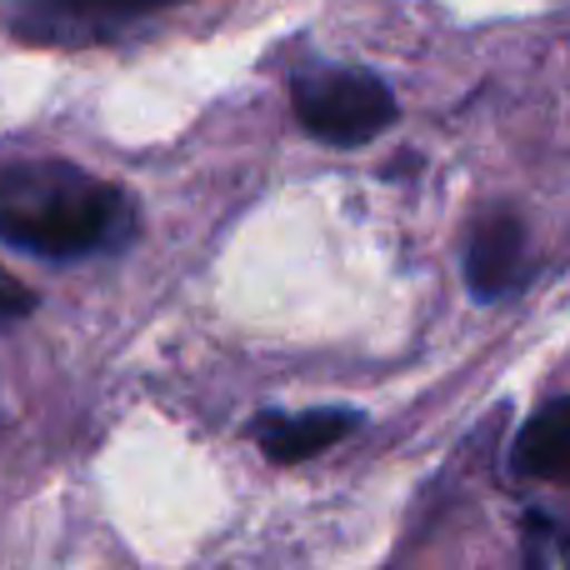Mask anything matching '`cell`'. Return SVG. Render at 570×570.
<instances>
[{"instance_id":"1","label":"cell","mask_w":570,"mask_h":570,"mask_svg":"<svg viewBox=\"0 0 570 570\" xmlns=\"http://www.w3.org/2000/svg\"><path fill=\"white\" fill-rule=\"evenodd\" d=\"M130 236V200L66 160L0 166V240L30 256H90Z\"/></svg>"},{"instance_id":"2","label":"cell","mask_w":570,"mask_h":570,"mask_svg":"<svg viewBox=\"0 0 570 570\" xmlns=\"http://www.w3.org/2000/svg\"><path fill=\"white\" fill-rule=\"evenodd\" d=\"M295 120L331 146H361L395 120V96L371 70H311L295 80Z\"/></svg>"},{"instance_id":"3","label":"cell","mask_w":570,"mask_h":570,"mask_svg":"<svg viewBox=\"0 0 570 570\" xmlns=\"http://www.w3.org/2000/svg\"><path fill=\"white\" fill-rule=\"evenodd\" d=\"M361 425L355 411H301V415H266L256 421V445L271 455L276 465H295V461H311V455L331 451L335 441Z\"/></svg>"},{"instance_id":"4","label":"cell","mask_w":570,"mask_h":570,"mask_svg":"<svg viewBox=\"0 0 570 570\" xmlns=\"http://www.w3.org/2000/svg\"><path fill=\"white\" fill-rule=\"evenodd\" d=\"M525 271V230L515 216H491L475 226L471 250H465V281L481 301L505 295Z\"/></svg>"},{"instance_id":"5","label":"cell","mask_w":570,"mask_h":570,"mask_svg":"<svg viewBox=\"0 0 570 570\" xmlns=\"http://www.w3.org/2000/svg\"><path fill=\"white\" fill-rule=\"evenodd\" d=\"M515 471L531 481L570 485V401H551L515 435Z\"/></svg>"},{"instance_id":"6","label":"cell","mask_w":570,"mask_h":570,"mask_svg":"<svg viewBox=\"0 0 570 570\" xmlns=\"http://www.w3.org/2000/svg\"><path fill=\"white\" fill-rule=\"evenodd\" d=\"M166 6H180V0H36V16L46 26H120V20H136V16H150V10H166Z\"/></svg>"},{"instance_id":"7","label":"cell","mask_w":570,"mask_h":570,"mask_svg":"<svg viewBox=\"0 0 570 570\" xmlns=\"http://www.w3.org/2000/svg\"><path fill=\"white\" fill-rule=\"evenodd\" d=\"M30 311H36V295H30L16 276H10V271H0V325L26 321Z\"/></svg>"}]
</instances>
